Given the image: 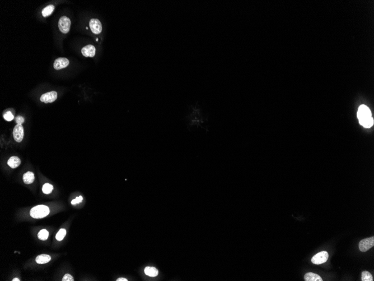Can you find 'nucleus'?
<instances>
[{
  "label": "nucleus",
  "instance_id": "nucleus-21",
  "mask_svg": "<svg viewBox=\"0 0 374 281\" xmlns=\"http://www.w3.org/2000/svg\"><path fill=\"white\" fill-rule=\"evenodd\" d=\"M3 118L4 119L7 121H12V120L14 118V115H12V113L10 111L6 112L4 115H3Z\"/></svg>",
  "mask_w": 374,
  "mask_h": 281
},
{
  "label": "nucleus",
  "instance_id": "nucleus-24",
  "mask_svg": "<svg viewBox=\"0 0 374 281\" xmlns=\"http://www.w3.org/2000/svg\"><path fill=\"white\" fill-rule=\"evenodd\" d=\"M16 121L17 124L22 125V124L24 122V118H23L22 116H19L18 117H16Z\"/></svg>",
  "mask_w": 374,
  "mask_h": 281
},
{
  "label": "nucleus",
  "instance_id": "nucleus-10",
  "mask_svg": "<svg viewBox=\"0 0 374 281\" xmlns=\"http://www.w3.org/2000/svg\"><path fill=\"white\" fill-rule=\"evenodd\" d=\"M82 54L86 57H93L95 55L96 49L93 45H89L84 47L81 49Z\"/></svg>",
  "mask_w": 374,
  "mask_h": 281
},
{
  "label": "nucleus",
  "instance_id": "nucleus-16",
  "mask_svg": "<svg viewBox=\"0 0 374 281\" xmlns=\"http://www.w3.org/2000/svg\"><path fill=\"white\" fill-rule=\"evenodd\" d=\"M54 10V6L53 5H50L46 6L42 10V15L44 17H47L51 15Z\"/></svg>",
  "mask_w": 374,
  "mask_h": 281
},
{
  "label": "nucleus",
  "instance_id": "nucleus-1",
  "mask_svg": "<svg viewBox=\"0 0 374 281\" xmlns=\"http://www.w3.org/2000/svg\"><path fill=\"white\" fill-rule=\"evenodd\" d=\"M357 117L360 125L365 128H370L374 125V120L372 117L371 111L365 105L359 106L357 111Z\"/></svg>",
  "mask_w": 374,
  "mask_h": 281
},
{
  "label": "nucleus",
  "instance_id": "nucleus-14",
  "mask_svg": "<svg viewBox=\"0 0 374 281\" xmlns=\"http://www.w3.org/2000/svg\"><path fill=\"white\" fill-rule=\"evenodd\" d=\"M35 179L34 175L31 172H27L23 175V181L25 184H30L33 182Z\"/></svg>",
  "mask_w": 374,
  "mask_h": 281
},
{
  "label": "nucleus",
  "instance_id": "nucleus-4",
  "mask_svg": "<svg viewBox=\"0 0 374 281\" xmlns=\"http://www.w3.org/2000/svg\"><path fill=\"white\" fill-rule=\"evenodd\" d=\"M329 254L326 251H321L319 253H317L311 259L312 263L314 264L319 265L323 263H326L328 259Z\"/></svg>",
  "mask_w": 374,
  "mask_h": 281
},
{
  "label": "nucleus",
  "instance_id": "nucleus-3",
  "mask_svg": "<svg viewBox=\"0 0 374 281\" xmlns=\"http://www.w3.org/2000/svg\"><path fill=\"white\" fill-rule=\"evenodd\" d=\"M71 27V20L66 16L60 17L58 21V28L62 33L69 32Z\"/></svg>",
  "mask_w": 374,
  "mask_h": 281
},
{
  "label": "nucleus",
  "instance_id": "nucleus-12",
  "mask_svg": "<svg viewBox=\"0 0 374 281\" xmlns=\"http://www.w3.org/2000/svg\"><path fill=\"white\" fill-rule=\"evenodd\" d=\"M20 163H21V160L19 159V158L16 157V156L11 157L7 162L8 165L12 168H17L18 167L20 166Z\"/></svg>",
  "mask_w": 374,
  "mask_h": 281
},
{
  "label": "nucleus",
  "instance_id": "nucleus-15",
  "mask_svg": "<svg viewBox=\"0 0 374 281\" xmlns=\"http://www.w3.org/2000/svg\"><path fill=\"white\" fill-rule=\"evenodd\" d=\"M145 274L151 277H155L158 275V270L155 267L147 266L145 269Z\"/></svg>",
  "mask_w": 374,
  "mask_h": 281
},
{
  "label": "nucleus",
  "instance_id": "nucleus-23",
  "mask_svg": "<svg viewBox=\"0 0 374 281\" xmlns=\"http://www.w3.org/2000/svg\"><path fill=\"white\" fill-rule=\"evenodd\" d=\"M82 200H83V198H82L81 196L77 197V198H76V199L72 200V202H71V204H72L73 205H75V204H77V203H80V202H81L82 201Z\"/></svg>",
  "mask_w": 374,
  "mask_h": 281
},
{
  "label": "nucleus",
  "instance_id": "nucleus-26",
  "mask_svg": "<svg viewBox=\"0 0 374 281\" xmlns=\"http://www.w3.org/2000/svg\"><path fill=\"white\" fill-rule=\"evenodd\" d=\"M12 281H20V280H19V279L18 278H14V279H12Z\"/></svg>",
  "mask_w": 374,
  "mask_h": 281
},
{
  "label": "nucleus",
  "instance_id": "nucleus-2",
  "mask_svg": "<svg viewBox=\"0 0 374 281\" xmlns=\"http://www.w3.org/2000/svg\"><path fill=\"white\" fill-rule=\"evenodd\" d=\"M49 213V209L44 205L35 206L30 210V215L31 217L40 219L45 217Z\"/></svg>",
  "mask_w": 374,
  "mask_h": 281
},
{
  "label": "nucleus",
  "instance_id": "nucleus-5",
  "mask_svg": "<svg viewBox=\"0 0 374 281\" xmlns=\"http://www.w3.org/2000/svg\"><path fill=\"white\" fill-rule=\"evenodd\" d=\"M374 246V236L367 239H363L359 242V250L362 252H366Z\"/></svg>",
  "mask_w": 374,
  "mask_h": 281
},
{
  "label": "nucleus",
  "instance_id": "nucleus-17",
  "mask_svg": "<svg viewBox=\"0 0 374 281\" xmlns=\"http://www.w3.org/2000/svg\"><path fill=\"white\" fill-rule=\"evenodd\" d=\"M361 281H372L373 277L370 273L368 271H364L361 274Z\"/></svg>",
  "mask_w": 374,
  "mask_h": 281
},
{
  "label": "nucleus",
  "instance_id": "nucleus-11",
  "mask_svg": "<svg viewBox=\"0 0 374 281\" xmlns=\"http://www.w3.org/2000/svg\"><path fill=\"white\" fill-rule=\"evenodd\" d=\"M304 279L305 281H322V278L320 277V275L315 274L312 272H309L304 275Z\"/></svg>",
  "mask_w": 374,
  "mask_h": 281
},
{
  "label": "nucleus",
  "instance_id": "nucleus-18",
  "mask_svg": "<svg viewBox=\"0 0 374 281\" xmlns=\"http://www.w3.org/2000/svg\"><path fill=\"white\" fill-rule=\"evenodd\" d=\"M49 236V232L48 231L46 230H42L39 232L38 234V238L41 240H46L48 239Z\"/></svg>",
  "mask_w": 374,
  "mask_h": 281
},
{
  "label": "nucleus",
  "instance_id": "nucleus-25",
  "mask_svg": "<svg viewBox=\"0 0 374 281\" xmlns=\"http://www.w3.org/2000/svg\"><path fill=\"white\" fill-rule=\"evenodd\" d=\"M127 279L124 278H119L117 279V281H127Z\"/></svg>",
  "mask_w": 374,
  "mask_h": 281
},
{
  "label": "nucleus",
  "instance_id": "nucleus-8",
  "mask_svg": "<svg viewBox=\"0 0 374 281\" xmlns=\"http://www.w3.org/2000/svg\"><path fill=\"white\" fill-rule=\"evenodd\" d=\"M57 98V93L52 91L43 94L40 97V101L45 103H52Z\"/></svg>",
  "mask_w": 374,
  "mask_h": 281
},
{
  "label": "nucleus",
  "instance_id": "nucleus-7",
  "mask_svg": "<svg viewBox=\"0 0 374 281\" xmlns=\"http://www.w3.org/2000/svg\"><path fill=\"white\" fill-rule=\"evenodd\" d=\"M89 26L93 33L99 34L102 31V25L98 19H92L89 22Z\"/></svg>",
  "mask_w": 374,
  "mask_h": 281
},
{
  "label": "nucleus",
  "instance_id": "nucleus-22",
  "mask_svg": "<svg viewBox=\"0 0 374 281\" xmlns=\"http://www.w3.org/2000/svg\"><path fill=\"white\" fill-rule=\"evenodd\" d=\"M62 281H73L74 279L73 278V276L70 275L69 274H66L64 275V277L62 278Z\"/></svg>",
  "mask_w": 374,
  "mask_h": 281
},
{
  "label": "nucleus",
  "instance_id": "nucleus-9",
  "mask_svg": "<svg viewBox=\"0 0 374 281\" xmlns=\"http://www.w3.org/2000/svg\"><path fill=\"white\" fill-rule=\"evenodd\" d=\"M69 63V60L66 58L60 57L55 60L53 67L54 69L57 70L62 69L68 66Z\"/></svg>",
  "mask_w": 374,
  "mask_h": 281
},
{
  "label": "nucleus",
  "instance_id": "nucleus-6",
  "mask_svg": "<svg viewBox=\"0 0 374 281\" xmlns=\"http://www.w3.org/2000/svg\"><path fill=\"white\" fill-rule=\"evenodd\" d=\"M24 128L22 125L17 124L13 130V135L15 141L17 142H21L24 138Z\"/></svg>",
  "mask_w": 374,
  "mask_h": 281
},
{
  "label": "nucleus",
  "instance_id": "nucleus-20",
  "mask_svg": "<svg viewBox=\"0 0 374 281\" xmlns=\"http://www.w3.org/2000/svg\"><path fill=\"white\" fill-rule=\"evenodd\" d=\"M66 235V230L64 229V228H62V229H60L58 232L56 236V238L57 240L58 241H62L64 239V237H65Z\"/></svg>",
  "mask_w": 374,
  "mask_h": 281
},
{
  "label": "nucleus",
  "instance_id": "nucleus-19",
  "mask_svg": "<svg viewBox=\"0 0 374 281\" xmlns=\"http://www.w3.org/2000/svg\"><path fill=\"white\" fill-rule=\"evenodd\" d=\"M53 190V186L48 183H46L43 186V192L45 194H49L51 193Z\"/></svg>",
  "mask_w": 374,
  "mask_h": 281
},
{
  "label": "nucleus",
  "instance_id": "nucleus-13",
  "mask_svg": "<svg viewBox=\"0 0 374 281\" xmlns=\"http://www.w3.org/2000/svg\"><path fill=\"white\" fill-rule=\"evenodd\" d=\"M51 259V258L49 255L41 254L36 257L35 261L38 264H42L48 263Z\"/></svg>",
  "mask_w": 374,
  "mask_h": 281
}]
</instances>
